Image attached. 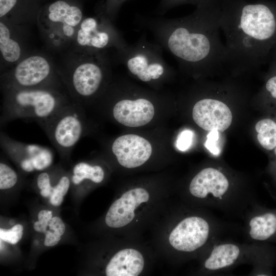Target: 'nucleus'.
Here are the masks:
<instances>
[{"mask_svg": "<svg viewBox=\"0 0 276 276\" xmlns=\"http://www.w3.org/2000/svg\"><path fill=\"white\" fill-rule=\"evenodd\" d=\"M223 0H208L187 16L173 19L140 18L180 67L195 75L217 73L227 68L225 45L220 37Z\"/></svg>", "mask_w": 276, "mask_h": 276, "instance_id": "nucleus-1", "label": "nucleus"}, {"mask_svg": "<svg viewBox=\"0 0 276 276\" xmlns=\"http://www.w3.org/2000/svg\"><path fill=\"white\" fill-rule=\"evenodd\" d=\"M220 29L234 74L264 64L276 47V1L223 0Z\"/></svg>", "mask_w": 276, "mask_h": 276, "instance_id": "nucleus-2", "label": "nucleus"}, {"mask_svg": "<svg viewBox=\"0 0 276 276\" xmlns=\"http://www.w3.org/2000/svg\"><path fill=\"white\" fill-rule=\"evenodd\" d=\"M2 127L16 119L45 120L73 102L65 86L2 90Z\"/></svg>", "mask_w": 276, "mask_h": 276, "instance_id": "nucleus-3", "label": "nucleus"}, {"mask_svg": "<svg viewBox=\"0 0 276 276\" xmlns=\"http://www.w3.org/2000/svg\"><path fill=\"white\" fill-rule=\"evenodd\" d=\"M86 123L83 107L72 102L37 123L59 155L67 158L86 133Z\"/></svg>", "mask_w": 276, "mask_h": 276, "instance_id": "nucleus-4", "label": "nucleus"}, {"mask_svg": "<svg viewBox=\"0 0 276 276\" xmlns=\"http://www.w3.org/2000/svg\"><path fill=\"white\" fill-rule=\"evenodd\" d=\"M82 55L78 63L58 73L73 102L84 107L101 89L109 63L103 53Z\"/></svg>", "mask_w": 276, "mask_h": 276, "instance_id": "nucleus-5", "label": "nucleus"}, {"mask_svg": "<svg viewBox=\"0 0 276 276\" xmlns=\"http://www.w3.org/2000/svg\"><path fill=\"white\" fill-rule=\"evenodd\" d=\"M117 55L128 72L143 82L158 80L171 69L163 58L162 47L149 42L145 34L134 43L117 50Z\"/></svg>", "mask_w": 276, "mask_h": 276, "instance_id": "nucleus-6", "label": "nucleus"}, {"mask_svg": "<svg viewBox=\"0 0 276 276\" xmlns=\"http://www.w3.org/2000/svg\"><path fill=\"white\" fill-rule=\"evenodd\" d=\"M1 84L2 90L64 86L50 60L39 54L25 57L4 73Z\"/></svg>", "mask_w": 276, "mask_h": 276, "instance_id": "nucleus-7", "label": "nucleus"}, {"mask_svg": "<svg viewBox=\"0 0 276 276\" xmlns=\"http://www.w3.org/2000/svg\"><path fill=\"white\" fill-rule=\"evenodd\" d=\"M83 19L79 6L65 0H58L44 6L38 15V24L48 41L58 47L75 38Z\"/></svg>", "mask_w": 276, "mask_h": 276, "instance_id": "nucleus-8", "label": "nucleus"}, {"mask_svg": "<svg viewBox=\"0 0 276 276\" xmlns=\"http://www.w3.org/2000/svg\"><path fill=\"white\" fill-rule=\"evenodd\" d=\"M111 21L105 12L82 19L74 38L82 53H102L113 47L118 50L127 44Z\"/></svg>", "mask_w": 276, "mask_h": 276, "instance_id": "nucleus-9", "label": "nucleus"}, {"mask_svg": "<svg viewBox=\"0 0 276 276\" xmlns=\"http://www.w3.org/2000/svg\"><path fill=\"white\" fill-rule=\"evenodd\" d=\"M212 225L199 216H190L182 220L172 231L169 241L175 249L192 252L203 246L213 231Z\"/></svg>", "mask_w": 276, "mask_h": 276, "instance_id": "nucleus-10", "label": "nucleus"}, {"mask_svg": "<svg viewBox=\"0 0 276 276\" xmlns=\"http://www.w3.org/2000/svg\"><path fill=\"white\" fill-rule=\"evenodd\" d=\"M0 144L3 151L10 156L20 158V167L26 172L42 170L52 163L53 155L47 147L18 142L2 131L0 134Z\"/></svg>", "mask_w": 276, "mask_h": 276, "instance_id": "nucleus-11", "label": "nucleus"}, {"mask_svg": "<svg viewBox=\"0 0 276 276\" xmlns=\"http://www.w3.org/2000/svg\"><path fill=\"white\" fill-rule=\"evenodd\" d=\"M192 118L195 123L206 131L217 130L224 132L231 125L232 112L222 101L213 98H204L194 105Z\"/></svg>", "mask_w": 276, "mask_h": 276, "instance_id": "nucleus-12", "label": "nucleus"}, {"mask_svg": "<svg viewBox=\"0 0 276 276\" xmlns=\"http://www.w3.org/2000/svg\"><path fill=\"white\" fill-rule=\"evenodd\" d=\"M230 183L226 175L213 167L204 168L192 179L189 191L195 197L219 202L228 196Z\"/></svg>", "mask_w": 276, "mask_h": 276, "instance_id": "nucleus-13", "label": "nucleus"}, {"mask_svg": "<svg viewBox=\"0 0 276 276\" xmlns=\"http://www.w3.org/2000/svg\"><path fill=\"white\" fill-rule=\"evenodd\" d=\"M111 149L118 163L127 168L142 165L149 159L152 152L151 144L148 140L133 134L117 137Z\"/></svg>", "mask_w": 276, "mask_h": 276, "instance_id": "nucleus-14", "label": "nucleus"}, {"mask_svg": "<svg viewBox=\"0 0 276 276\" xmlns=\"http://www.w3.org/2000/svg\"><path fill=\"white\" fill-rule=\"evenodd\" d=\"M149 199V193L143 188L127 191L110 206L105 217L106 224L112 228L127 225L133 219L135 209L142 203L147 202Z\"/></svg>", "mask_w": 276, "mask_h": 276, "instance_id": "nucleus-15", "label": "nucleus"}, {"mask_svg": "<svg viewBox=\"0 0 276 276\" xmlns=\"http://www.w3.org/2000/svg\"><path fill=\"white\" fill-rule=\"evenodd\" d=\"M112 116L118 123L127 127H137L149 123L154 116V107L149 100L122 99L112 108Z\"/></svg>", "mask_w": 276, "mask_h": 276, "instance_id": "nucleus-16", "label": "nucleus"}, {"mask_svg": "<svg viewBox=\"0 0 276 276\" xmlns=\"http://www.w3.org/2000/svg\"><path fill=\"white\" fill-rule=\"evenodd\" d=\"M144 260L142 254L134 249H124L116 253L105 269L107 276H137L142 271Z\"/></svg>", "mask_w": 276, "mask_h": 276, "instance_id": "nucleus-17", "label": "nucleus"}, {"mask_svg": "<svg viewBox=\"0 0 276 276\" xmlns=\"http://www.w3.org/2000/svg\"><path fill=\"white\" fill-rule=\"evenodd\" d=\"M0 51L6 65L13 67L22 59L24 49L14 33V24L4 19L0 20Z\"/></svg>", "mask_w": 276, "mask_h": 276, "instance_id": "nucleus-18", "label": "nucleus"}, {"mask_svg": "<svg viewBox=\"0 0 276 276\" xmlns=\"http://www.w3.org/2000/svg\"><path fill=\"white\" fill-rule=\"evenodd\" d=\"M243 256V249L232 243H223L214 246L205 260L204 266L211 271L225 269L235 265Z\"/></svg>", "mask_w": 276, "mask_h": 276, "instance_id": "nucleus-19", "label": "nucleus"}, {"mask_svg": "<svg viewBox=\"0 0 276 276\" xmlns=\"http://www.w3.org/2000/svg\"><path fill=\"white\" fill-rule=\"evenodd\" d=\"M248 234L254 240L265 241L276 236V211L268 210L252 217L248 223Z\"/></svg>", "mask_w": 276, "mask_h": 276, "instance_id": "nucleus-20", "label": "nucleus"}, {"mask_svg": "<svg viewBox=\"0 0 276 276\" xmlns=\"http://www.w3.org/2000/svg\"><path fill=\"white\" fill-rule=\"evenodd\" d=\"M257 138L264 149L272 151L276 147V121L272 118H264L255 125Z\"/></svg>", "mask_w": 276, "mask_h": 276, "instance_id": "nucleus-21", "label": "nucleus"}, {"mask_svg": "<svg viewBox=\"0 0 276 276\" xmlns=\"http://www.w3.org/2000/svg\"><path fill=\"white\" fill-rule=\"evenodd\" d=\"M104 175V170L101 166L79 162L73 168L72 181L75 185H78L85 180L98 183L103 181Z\"/></svg>", "mask_w": 276, "mask_h": 276, "instance_id": "nucleus-22", "label": "nucleus"}, {"mask_svg": "<svg viewBox=\"0 0 276 276\" xmlns=\"http://www.w3.org/2000/svg\"><path fill=\"white\" fill-rule=\"evenodd\" d=\"M263 94L271 103L276 104V59L272 58L268 75L263 87Z\"/></svg>", "mask_w": 276, "mask_h": 276, "instance_id": "nucleus-23", "label": "nucleus"}, {"mask_svg": "<svg viewBox=\"0 0 276 276\" xmlns=\"http://www.w3.org/2000/svg\"><path fill=\"white\" fill-rule=\"evenodd\" d=\"M18 176L14 170L6 164H0V189H8L17 183Z\"/></svg>", "mask_w": 276, "mask_h": 276, "instance_id": "nucleus-24", "label": "nucleus"}, {"mask_svg": "<svg viewBox=\"0 0 276 276\" xmlns=\"http://www.w3.org/2000/svg\"><path fill=\"white\" fill-rule=\"evenodd\" d=\"M70 185L68 177L63 175L58 183L53 187L52 193L50 197V202L55 206L60 205L63 196L66 194Z\"/></svg>", "mask_w": 276, "mask_h": 276, "instance_id": "nucleus-25", "label": "nucleus"}, {"mask_svg": "<svg viewBox=\"0 0 276 276\" xmlns=\"http://www.w3.org/2000/svg\"><path fill=\"white\" fill-rule=\"evenodd\" d=\"M23 235V226L16 224L8 230L0 229V238L10 244H15L21 239Z\"/></svg>", "mask_w": 276, "mask_h": 276, "instance_id": "nucleus-26", "label": "nucleus"}, {"mask_svg": "<svg viewBox=\"0 0 276 276\" xmlns=\"http://www.w3.org/2000/svg\"><path fill=\"white\" fill-rule=\"evenodd\" d=\"M208 0H161L158 12L163 14L173 7L184 4H192L196 6Z\"/></svg>", "mask_w": 276, "mask_h": 276, "instance_id": "nucleus-27", "label": "nucleus"}, {"mask_svg": "<svg viewBox=\"0 0 276 276\" xmlns=\"http://www.w3.org/2000/svg\"><path fill=\"white\" fill-rule=\"evenodd\" d=\"M37 185L40 190V194L43 197H50L54 187L51 185L50 175L47 172H42L38 175Z\"/></svg>", "mask_w": 276, "mask_h": 276, "instance_id": "nucleus-28", "label": "nucleus"}, {"mask_svg": "<svg viewBox=\"0 0 276 276\" xmlns=\"http://www.w3.org/2000/svg\"><path fill=\"white\" fill-rule=\"evenodd\" d=\"M219 131L217 130L210 131L206 136L205 147L213 155H219L221 150L219 146Z\"/></svg>", "mask_w": 276, "mask_h": 276, "instance_id": "nucleus-29", "label": "nucleus"}, {"mask_svg": "<svg viewBox=\"0 0 276 276\" xmlns=\"http://www.w3.org/2000/svg\"><path fill=\"white\" fill-rule=\"evenodd\" d=\"M52 218V212L48 210H42L38 214V221L34 224L35 231L40 233H46L47 227Z\"/></svg>", "mask_w": 276, "mask_h": 276, "instance_id": "nucleus-30", "label": "nucleus"}, {"mask_svg": "<svg viewBox=\"0 0 276 276\" xmlns=\"http://www.w3.org/2000/svg\"><path fill=\"white\" fill-rule=\"evenodd\" d=\"M193 133L189 129L182 131L178 135L176 146L178 150L185 151L191 146L193 140Z\"/></svg>", "mask_w": 276, "mask_h": 276, "instance_id": "nucleus-31", "label": "nucleus"}, {"mask_svg": "<svg viewBox=\"0 0 276 276\" xmlns=\"http://www.w3.org/2000/svg\"><path fill=\"white\" fill-rule=\"evenodd\" d=\"M126 0H106L105 13L112 20L121 5Z\"/></svg>", "mask_w": 276, "mask_h": 276, "instance_id": "nucleus-32", "label": "nucleus"}, {"mask_svg": "<svg viewBox=\"0 0 276 276\" xmlns=\"http://www.w3.org/2000/svg\"><path fill=\"white\" fill-rule=\"evenodd\" d=\"M49 229L62 236L65 232V225L60 218L58 217H52L48 223Z\"/></svg>", "mask_w": 276, "mask_h": 276, "instance_id": "nucleus-33", "label": "nucleus"}, {"mask_svg": "<svg viewBox=\"0 0 276 276\" xmlns=\"http://www.w3.org/2000/svg\"><path fill=\"white\" fill-rule=\"evenodd\" d=\"M44 244L46 246H53L56 245L61 239V236L49 229L47 231Z\"/></svg>", "mask_w": 276, "mask_h": 276, "instance_id": "nucleus-34", "label": "nucleus"}, {"mask_svg": "<svg viewBox=\"0 0 276 276\" xmlns=\"http://www.w3.org/2000/svg\"><path fill=\"white\" fill-rule=\"evenodd\" d=\"M271 57L272 58H274L276 59V47L272 51V54L271 55Z\"/></svg>", "mask_w": 276, "mask_h": 276, "instance_id": "nucleus-35", "label": "nucleus"}]
</instances>
